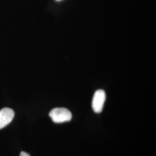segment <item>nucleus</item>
I'll return each instance as SVG.
<instances>
[{"instance_id": "3", "label": "nucleus", "mask_w": 156, "mask_h": 156, "mask_svg": "<svg viewBox=\"0 0 156 156\" xmlns=\"http://www.w3.org/2000/svg\"><path fill=\"white\" fill-rule=\"evenodd\" d=\"M15 116L13 111L8 108H5L0 111V129L4 128L11 123Z\"/></svg>"}, {"instance_id": "4", "label": "nucleus", "mask_w": 156, "mask_h": 156, "mask_svg": "<svg viewBox=\"0 0 156 156\" xmlns=\"http://www.w3.org/2000/svg\"><path fill=\"white\" fill-rule=\"evenodd\" d=\"M20 156H30V154H28V153H27L26 152H25V151H22L21 152V153H20Z\"/></svg>"}, {"instance_id": "2", "label": "nucleus", "mask_w": 156, "mask_h": 156, "mask_svg": "<svg viewBox=\"0 0 156 156\" xmlns=\"http://www.w3.org/2000/svg\"><path fill=\"white\" fill-rule=\"evenodd\" d=\"M105 100L106 94L103 90H98L95 92L92 101V108L95 113H99L102 111Z\"/></svg>"}, {"instance_id": "5", "label": "nucleus", "mask_w": 156, "mask_h": 156, "mask_svg": "<svg viewBox=\"0 0 156 156\" xmlns=\"http://www.w3.org/2000/svg\"><path fill=\"white\" fill-rule=\"evenodd\" d=\"M56 1H62V0H56Z\"/></svg>"}, {"instance_id": "1", "label": "nucleus", "mask_w": 156, "mask_h": 156, "mask_svg": "<svg viewBox=\"0 0 156 156\" xmlns=\"http://www.w3.org/2000/svg\"><path fill=\"white\" fill-rule=\"evenodd\" d=\"M49 116L54 123H65L71 120L72 113L67 108H56L50 112Z\"/></svg>"}]
</instances>
